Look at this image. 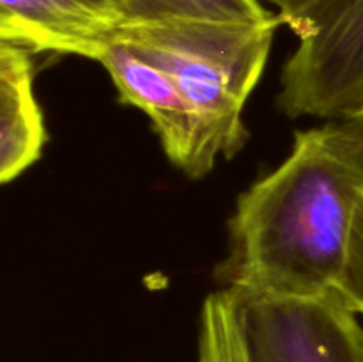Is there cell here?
<instances>
[{"instance_id":"11","label":"cell","mask_w":363,"mask_h":362,"mask_svg":"<svg viewBox=\"0 0 363 362\" xmlns=\"http://www.w3.org/2000/svg\"><path fill=\"white\" fill-rule=\"evenodd\" d=\"M337 290L346 297L354 311L363 316V190L358 199L357 215H354L346 270Z\"/></svg>"},{"instance_id":"3","label":"cell","mask_w":363,"mask_h":362,"mask_svg":"<svg viewBox=\"0 0 363 362\" xmlns=\"http://www.w3.org/2000/svg\"><path fill=\"white\" fill-rule=\"evenodd\" d=\"M300 39L284 64L280 110L337 119L363 106V0H268Z\"/></svg>"},{"instance_id":"5","label":"cell","mask_w":363,"mask_h":362,"mask_svg":"<svg viewBox=\"0 0 363 362\" xmlns=\"http://www.w3.org/2000/svg\"><path fill=\"white\" fill-rule=\"evenodd\" d=\"M96 62L110 75L119 102L142 110L149 117L162 149L174 167L190 180H201L215 169L206 155L186 103L170 75L156 60L116 35Z\"/></svg>"},{"instance_id":"10","label":"cell","mask_w":363,"mask_h":362,"mask_svg":"<svg viewBox=\"0 0 363 362\" xmlns=\"http://www.w3.org/2000/svg\"><path fill=\"white\" fill-rule=\"evenodd\" d=\"M330 151L353 172L363 187V106L319 126Z\"/></svg>"},{"instance_id":"6","label":"cell","mask_w":363,"mask_h":362,"mask_svg":"<svg viewBox=\"0 0 363 362\" xmlns=\"http://www.w3.org/2000/svg\"><path fill=\"white\" fill-rule=\"evenodd\" d=\"M128 23L126 0H0V41L96 60Z\"/></svg>"},{"instance_id":"8","label":"cell","mask_w":363,"mask_h":362,"mask_svg":"<svg viewBox=\"0 0 363 362\" xmlns=\"http://www.w3.org/2000/svg\"><path fill=\"white\" fill-rule=\"evenodd\" d=\"M197 362H250L240 297L230 287L213 291L202 302Z\"/></svg>"},{"instance_id":"2","label":"cell","mask_w":363,"mask_h":362,"mask_svg":"<svg viewBox=\"0 0 363 362\" xmlns=\"http://www.w3.org/2000/svg\"><path fill=\"white\" fill-rule=\"evenodd\" d=\"M279 14L259 23L167 20L124 25L126 39L160 64L186 103L209 162L248 141L243 112L268 64Z\"/></svg>"},{"instance_id":"7","label":"cell","mask_w":363,"mask_h":362,"mask_svg":"<svg viewBox=\"0 0 363 362\" xmlns=\"http://www.w3.org/2000/svg\"><path fill=\"white\" fill-rule=\"evenodd\" d=\"M27 48L0 41V181L9 183L34 165L46 144L45 117L34 92Z\"/></svg>"},{"instance_id":"9","label":"cell","mask_w":363,"mask_h":362,"mask_svg":"<svg viewBox=\"0 0 363 362\" xmlns=\"http://www.w3.org/2000/svg\"><path fill=\"white\" fill-rule=\"evenodd\" d=\"M128 23L167 20L259 23L275 16L261 0H126Z\"/></svg>"},{"instance_id":"4","label":"cell","mask_w":363,"mask_h":362,"mask_svg":"<svg viewBox=\"0 0 363 362\" xmlns=\"http://www.w3.org/2000/svg\"><path fill=\"white\" fill-rule=\"evenodd\" d=\"M236 293L250 362H363L360 314L339 290L312 298Z\"/></svg>"},{"instance_id":"1","label":"cell","mask_w":363,"mask_h":362,"mask_svg":"<svg viewBox=\"0 0 363 362\" xmlns=\"http://www.w3.org/2000/svg\"><path fill=\"white\" fill-rule=\"evenodd\" d=\"M362 190L319 128L296 131L286 160L238 197L218 283L269 298H312L337 290Z\"/></svg>"}]
</instances>
